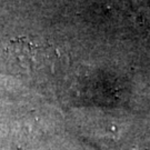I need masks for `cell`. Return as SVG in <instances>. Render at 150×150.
I'll list each match as a JSON object with an SVG mask.
<instances>
[{
    "instance_id": "cell-1",
    "label": "cell",
    "mask_w": 150,
    "mask_h": 150,
    "mask_svg": "<svg viewBox=\"0 0 150 150\" xmlns=\"http://www.w3.org/2000/svg\"><path fill=\"white\" fill-rule=\"evenodd\" d=\"M8 59L13 61L25 74H33L47 68L52 62V48L37 45L26 38L11 40L6 48Z\"/></svg>"
}]
</instances>
